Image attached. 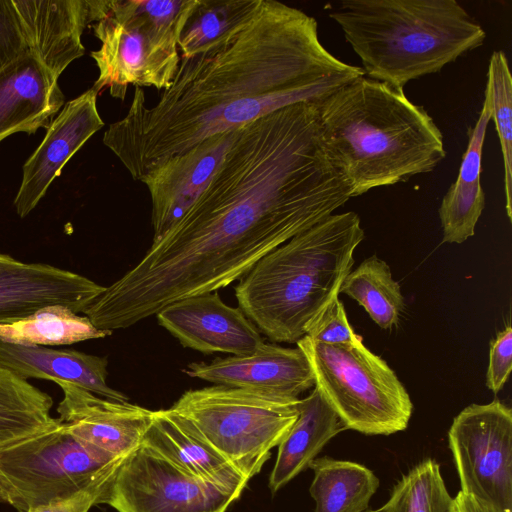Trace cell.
<instances>
[{"mask_svg":"<svg viewBox=\"0 0 512 512\" xmlns=\"http://www.w3.org/2000/svg\"><path fill=\"white\" fill-rule=\"evenodd\" d=\"M350 198L314 101L275 110L237 130L203 193L106 288L107 303L132 326L175 301L224 288Z\"/></svg>","mask_w":512,"mask_h":512,"instance_id":"obj_1","label":"cell"},{"mask_svg":"<svg viewBox=\"0 0 512 512\" xmlns=\"http://www.w3.org/2000/svg\"><path fill=\"white\" fill-rule=\"evenodd\" d=\"M364 75L320 42L318 24L302 10L262 0L256 13L224 41L180 57L172 85L148 108L135 87L126 116L103 143L134 180L208 137L285 106L314 101Z\"/></svg>","mask_w":512,"mask_h":512,"instance_id":"obj_2","label":"cell"},{"mask_svg":"<svg viewBox=\"0 0 512 512\" xmlns=\"http://www.w3.org/2000/svg\"><path fill=\"white\" fill-rule=\"evenodd\" d=\"M327 152L352 197L433 171L443 135L403 89L359 76L314 100Z\"/></svg>","mask_w":512,"mask_h":512,"instance_id":"obj_3","label":"cell"},{"mask_svg":"<svg viewBox=\"0 0 512 512\" xmlns=\"http://www.w3.org/2000/svg\"><path fill=\"white\" fill-rule=\"evenodd\" d=\"M363 239L357 213L328 216L269 252L240 279L239 308L270 340L297 343L338 297Z\"/></svg>","mask_w":512,"mask_h":512,"instance_id":"obj_4","label":"cell"},{"mask_svg":"<svg viewBox=\"0 0 512 512\" xmlns=\"http://www.w3.org/2000/svg\"><path fill=\"white\" fill-rule=\"evenodd\" d=\"M328 16L360 58L364 75L401 89L486 38L455 0H344Z\"/></svg>","mask_w":512,"mask_h":512,"instance_id":"obj_5","label":"cell"},{"mask_svg":"<svg viewBox=\"0 0 512 512\" xmlns=\"http://www.w3.org/2000/svg\"><path fill=\"white\" fill-rule=\"evenodd\" d=\"M197 0H88L98 50L99 76L92 89L108 87L124 100L129 85L168 89L180 62L178 40ZM91 23V24H92Z\"/></svg>","mask_w":512,"mask_h":512,"instance_id":"obj_6","label":"cell"},{"mask_svg":"<svg viewBox=\"0 0 512 512\" xmlns=\"http://www.w3.org/2000/svg\"><path fill=\"white\" fill-rule=\"evenodd\" d=\"M296 344L309 361L315 388L346 430L390 435L407 428L413 410L408 392L362 340L332 345L304 336Z\"/></svg>","mask_w":512,"mask_h":512,"instance_id":"obj_7","label":"cell"},{"mask_svg":"<svg viewBox=\"0 0 512 512\" xmlns=\"http://www.w3.org/2000/svg\"><path fill=\"white\" fill-rule=\"evenodd\" d=\"M298 402L215 385L186 391L171 408L249 481L296 421Z\"/></svg>","mask_w":512,"mask_h":512,"instance_id":"obj_8","label":"cell"},{"mask_svg":"<svg viewBox=\"0 0 512 512\" xmlns=\"http://www.w3.org/2000/svg\"><path fill=\"white\" fill-rule=\"evenodd\" d=\"M115 457L72 435L60 422L0 448V482L19 512L71 497L113 476Z\"/></svg>","mask_w":512,"mask_h":512,"instance_id":"obj_9","label":"cell"},{"mask_svg":"<svg viewBox=\"0 0 512 512\" xmlns=\"http://www.w3.org/2000/svg\"><path fill=\"white\" fill-rule=\"evenodd\" d=\"M448 443L461 492L512 512V411L498 399L471 404L454 419Z\"/></svg>","mask_w":512,"mask_h":512,"instance_id":"obj_10","label":"cell"},{"mask_svg":"<svg viewBox=\"0 0 512 512\" xmlns=\"http://www.w3.org/2000/svg\"><path fill=\"white\" fill-rule=\"evenodd\" d=\"M238 498L140 445L118 467L102 503L118 512H225Z\"/></svg>","mask_w":512,"mask_h":512,"instance_id":"obj_11","label":"cell"},{"mask_svg":"<svg viewBox=\"0 0 512 512\" xmlns=\"http://www.w3.org/2000/svg\"><path fill=\"white\" fill-rule=\"evenodd\" d=\"M237 130L206 138L158 164L141 178L152 201L153 242L160 240L208 186Z\"/></svg>","mask_w":512,"mask_h":512,"instance_id":"obj_12","label":"cell"},{"mask_svg":"<svg viewBox=\"0 0 512 512\" xmlns=\"http://www.w3.org/2000/svg\"><path fill=\"white\" fill-rule=\"evenodd\" d=\"M155 316L183 346L206 354L248 355L264 343L241 309L225 304L217 291L175 301Z\"/></svg>","mask_w":512,"mask_h":512,"instance_id":"obj_13","label":"cell"},{"mask_svg":"<svg viewBox=\"0 0 512 512\" xmlns=\"http://www.w3.org/2000/svg\"><path fill=\"white\" fill-rule=\"evenodd\" d=\"M183 371L217 385L293 400L315 385L309 361L298 346L286 348L265 342L251 354L194 362Z\"/></svg>","mask_w":512,"mask_h":512,"instance_id":"obj_14","label":"cell"},{"mask_svg":"<svg viewBox=\"0 0 512 512\" xmlns=\"http://www.w3.org/2000/svg\"><path fill=\"white\" fill-rule=\"evenodd\" d=\"M92 88L67 102L47 128L45 137L23 166L21 185L14 200L24 218L45 195L67 161L104 126Z\"/></svg>","mask_w":512,"mask_h":512,"instance_id":"obj_15","label":"cell"},{"mask_svg":"<svg viewBox=\"0 0 512 512\" xmlns=\"http://www.w3.org/2000/svg\"><path fill=\"white\" fill-rule=\"evenodd\" d=\"M104 289L77 273L0 253V322L56 304L82 313Z\"/></svg>","mask_w":512,"mask_h":512,"instance_id":"obj_16","label":"cell"},{"mask_svg":"<svg viewBox=\"0 0 512 512\" xmlns=\"http://www.w3.org/2000/svg\"><path fill=\"white\" fill-rule=\"evenodd\" d=\"M56 384L63 392L59 419L72 435L115 457H127L141 445L154 411L101 398L71 383Z\"/></svg>","mask_w":512,"mask_h":512,"instance_id":"obj_17","label":"cell"},{"mask_svg":"<svg viewBox=\"0 0 512 512\" xmlns=\"http://www.w3.org/2000/svg\"><path fill=\"white\" fill-rule=\"evenodd\" d=\"M28 52L56 79L83 56L88 0H11Z\"/></svg>","mask_w":512,"mask_h":512,"instance_id":"obj_18","label":"cell"},{"mask_svg":"<svg viewBox=\"0 0 512 512\" xmlns=\"http://www.w3.org/2000/svg\"><path fill=\"white\" fill-rule=\"evenodd\" d=\"M141 445L185 474L237 496L248 482L189 419L172 408L154 411Z\"/></svg>","mask_w":512,"mask_h":512,"instance_id":"obj_19","label":"cell"},{"mask_svg":"<svg viewBox=\"0 0 512 512\" xmlns=\"http://www.w3.org/2000/svg\"><path fill=\"white\" fill-rule=\"evenodd\" d=\"M63 105L58 79L27 52L0 72V141L47 129Z\"/></svg>","mask_w":512,"mask_h":512,"instance_id":"obj_20","label":"cell"},{"mask_svg":"<svg viewBox=\"0 0 512 512\" xmlns=\"http://www.w3.org/2000/svg\"><path fill=\"white\" fill-rule=\"evenodd\" d=\"M106 357L71 349L25 346L0 341V366L23 380L67 382L101 398L128 402V397L107 384Z\"/></svg>","mask_w":512,"mask_h":512,"instance_id":"obj_21","label":"cell"},{"mask_svg":"<svg viewBox=\"0 0 512 512\" xmlns=\"http://www.w3.org/2000/svg\"><path fill=\"white\" fill-rule=\"evenodd\" d=\"M492 102L485 88L477 122L468 132L456 181L449 187L438 209L443 231L442 243L461 244L475 234V226L485 207L481 185L482 153L486 129L491 120Z\"/></svg>","mask_w":512,"mask_h":512,"instance_id":"obj_22","label":"cell"},{"mask_svg":"<svg viewBox=\"0 0 512 512\" xmlns=\"http://www.w3.org/2000/svg\"><path fill=\"white\" fill-rule=\"evenodd\" d=\"M298 417L278 445V454L269 478L276 493L300 472L308 468L323 447L346 430L334 410L317 388L297 404Z\"/></svg>","mask_w":512,"mask_h":512,"instance_id":"obj_23","label":"cell"},{"mask_svg":"<svg viewBox=\"0 0 512 512\" xmlns=\"http://www.w3.org/2000/svg\"><path fill=\"white\" fill-rule=\"evenodd\" d=\"M309 491L315 512H366L379 479L366 466L330 457L315 458Z\"/></svg>","mask_w":512,"mask_h":512,"instance_id":"obj_24","label":"cell"},{"mask_svg":"<svg viewBox=\"0 0 512 512\" xmlns=\"http://www.w3.org/2000/svg\"><path fill=\"white\" fill-rule=\"evenodd\" d=\"M112 331L96 328L87 316L63 305H47L29 315L0 322V341L25 346L70 345L105 338Z\"/></svg>","mask_w":512,"mask_h":512,"instance_id":"obj_25","label":"cell"},{"mask_svg":"<svg viewBox=\"0 0 512 512\" xmlns=\"http://www.w3.org/2000/svg\"><path fill=\"white\" fill-rule=\"evenodd\" d=\"M52 397L0 366V447L49 429Z\"/></svg>","mask_w":512,"mask_h":512,"instance_id":"obj_26","label":"cell"},{"mask_svg":"<svg viewBox=\"0 0 512 512\" xmlns=\"http://www.w3.org/2000/svg\"><path fill=\"white\" fill-rule=\"evenodd\" d=\"M262 0H197L178 40L180 57H191L224 41L256 13Z\"/></svg>","mask_w":512,"mask_h":512,"instance_id":"obj_27","label":"cell"},{"mask_svg":"<svg viewBox=\"0 0 512 512\" xmlns=\"http://www.w3.org/2000/svg\"><path fill=\"white\" fill-rule=\"evenodd\" d=\"M339 293L356 300L382 329L396 326L404 309L399 283L394 280L389 265L376 255L348 273Z\"/></svg>","mask_w":512,"mask_h":512,"instance_id":"obj_28","label":"cell"},{"mask_svg":"<svg viewBox=\"0 0 512 512\" xmlns=\"http://www.w3.org/2000/svg\"><path fill=\"white\" fill-rule=\"evenodd\" d=\"M380 512H455L439 464L425 459L408 471L393 487Z\"/></svg>","mask_w":512,"mask_h":512,"instance_id":"obj_29","label":"cell"},{"mask_svg":"<svg viewBox=\"0 0 512 512\" xmlns=\"http://www.w3.org/2000/svg\"><path fill=\"white\" fill-rule=\"evenodd\" d=\"M486 88L492 102L491 119L499 137L503 163L505 208L512 219V77L506 54L494 51L489 60Z\"/></svg>","mask_w":512,"mask_h":512,"instance_id":"obj_30","label":"cell"},{"mask_svg":"<svg viewBox=\"0 0 512 512\" xmlns=\"http://www.w3.org/2000/svg\"><path fill=\"white\" fill-rule=\"evenodd\" d=\"M308 338L323 344H348L362 340L350 326L344 305L334 298L307 329Z\"/></svg>","mask_w":512,"mask_h":512,"instance_id":"obj_31","label":"cell"},{"mask_svg":"<svg viewBox=\"0 0 512 512\" xmlns=\"http://www.w3.org/2000/svg\"><path fill=\"white\" fill-rule=\"evenodd\" d=\"M512 369V328L507 325L490 342L486 386L497 394L508 380Z\"/></svg>","mask_w":512,"mask_h":512,"instance_id":"obj_32","label":"cell"},{"mask_svg":"<svg viewBox=\"0 0 512 512\" xmlns=\"http://www.w3.org/2000/svg\"><path fill=\"white\" fill-rule=\"evenodd\" d=\"M27 52L11 0H0V72Z\"/></svg>","mask_w":512,"mask_h":512,"instance_id":"obj_33","label":"cell"},{"mask_svg":"<svg viewBox=\"0 0 512 512\" xmlns=\"http://www.w3.org/2000/svg\"><path fill=\"white\" fill-rule=\"evenodd\" d=\"M115 475L105 477L69 498L30 509L26 512H88L103 496Z\"/></svg>","mask_w":512,"mask_h":512,"instance_id":"obj_34","label":"cell"},{"mask_svg":"<svg viewBox=\"0 0 512 512\" xmlns=\"http://www.w3.org/2000/svg\"><path fill=\"white\" fill-rule=\"evenodd\" d=\"M455 512H503L494 506L459 491L454 498Z\"/></svg>","mask_w":512,"mask_h":512,"instance_id":"obj_35","label":"cell"},{"mask_svg":"<svg viewBox=\"0 0 512 512\" xmlns=\"http://www.w3.org/2000/svg\"><path fill=\"white\" fill-rule=\"evenodd\" d=\"M1 448V447H0ZM0 502L8 504V496L0 482Z\"/></svg>","mask_w":512,"mask_h":512,"instance_id":"obj_36","label":"cell"},{"mask_svg":"<svg viewBox=\"0 0 512 512\" xmlns=\"http://www.w3.org/2000/svg\"><path fill=\"white\" fill-rule=\"evenodd\" d=\"M366 512H380V510H371V509H368Z\"/></svg>","mask_w":512,"mask_h":512,"instance_id":"obj_37","label":"cell"}]
</instances>
